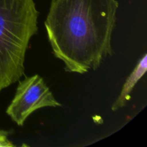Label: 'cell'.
<instances>
[{"label": "cell", "instance_id": "1", "mask_svg": "<svg viewBox=\"0 0 147 147\" xmlns=\"http://www.w3.org/2000/svg\"><path fill=\"white\" fill-rule=\"evenodd\" d=\"M118 8L117 0H51L45 25L53 54L66 71L96 70L112 55Z\"/></svg>", "mask_w": 147, "mask_h": 147}, {"label": "cell", "instance_id": "2", "mask_svg": "<svg viewBox=\"0 0 147 147\" xmlns=\"http://www.w3.org/2000/svg\"><path fill=\"white\" fill-rule=\"evenodd\" d=\"M34 0H0V92L24 74L30 40L37 34Z\"/></svg>", "mask_w": 147, "mask_h": 147}, {"label": "cell", "instance_id": "3", "mask_svg": "<svg viewBox=\"0 0 147 147\" xmlns=\"http://www.w3.org/2000/svg\"><path fill=\"white\" fill-rule=\"evenodd\" d=\"M61 106L42 78L36 74L19 80L14 97L6 113L17 126H23L27 118L36 111Z\"/></svg>", "mask_w": 147, "mask_h": 147}, {"label": "cell", "instance_id": "4", "mask_svg": "<svg viewBox=\"0 0 147 147\" xmlns=\"http://www.w3.org/2000/svg\"><path fill=\"white\" fill-rule=\"evenodd\" d=\"M147 70V54L145 53L139 60L131 74L128 76L119 96L111 106V110L116 111L125 107L131 99V93L139 80L146 73Z\"/></svg>", "mask_w": 147, "mask_h": 147}, {"label": "cell", "instance_id": "5", "mask_svg": "<svg viewBox=\"0 0 147 147\" xmlns=\"http://www.w3.org/2000/svg\"><path fill=\"white\" fill-rule=\"evenodd\" d=\"M8 132L0 131V147H13L14 145L7 138Z\"/></svg>", "mask_w": 147, "mask_h": 147}]
</instances>
